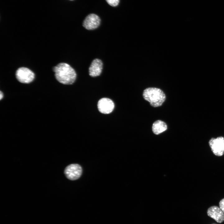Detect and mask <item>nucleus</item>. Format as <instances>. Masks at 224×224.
Segmentation results:
<instances>
[{"label": "nucleus", "mask_w": 224, "mask_h": 224, "mask_svg": "<svg viewBox=\"0 0 224 224\" xmlns=\"http://www.w3.org/2000/svg\"><path fill=\"white\" fill-rule=\"evenodd\" d=\"M16 77L17 80L20 82L28 84L33 81L35 75L29 69L22 67L18 68L16 71Z\"/></svg>", "instance_id": "7ed1b4c3"}, {"label": "nucleus", "mask_w": 224, "mask_h": 224, "mask_svg": "<svg viewBox=\"0 0 224 224\" xmlns=\"http://www.w3.org/2000/svg\"><path fill=\"white\" fill-rule=\"evenodd\" d=\"M209 145L213 153L217 156H221L224 153V138L219 137L212 138L209 142Z\"/></svg>", "instance_id": "20e7f679"}, {"label": "nucleus", "mask_w": 224, "mask_h": 224, "mask_svg": "<svg viewBox=\"0 0 224 224\" xmlns=\"http://www.w3.org/2000/svg\"><path fill=\"white\" fill-rule=\"evenodd\" d=\"M167 129V125L164 122L157 120L153 124L152 130L155 134L158 135L166 131Z\"/></svg>", "instance_id": "9d476101"}, {"label": "nucleus", "mask_w": 224, "mask_h": 224, "mask_svg": "<svg viewBox=\"0 0 224 224\" xmlns=\"http://www.w3.org/2000/svg\"><path fill=\"white\" fill-rule=\"evenodd\" d=\"M103 63L98 58L94 59L89 68V75L92 77L99 76L101 73L103 68Z\"/></svg>", "instance_id": "1a4fd4ad"}, {"label": "nucleus", "mask_w": 224, "mask_h": 224, "mask_svg": "<svg viewBox=\"0 0 224 224\" xmlns=\"http://www.w3.org/2000/svg\"><path fill=\"white\" fill-rule=\"evenodd\" d=\"M3 97V92L0 91V99L1 100Z\"/></svg>", "instance_id": "ddd939ff"}, {"label": "nucleus", "mask_w": 224, "mask_h": 224, "mask_svg": "<svg viewBox=\"0 0 224 224\" xmlns=\"http://www.w3.org/2000/svg\"><path fill=\"white\" fill-rule=\"evenodd\" d=\"M82 169L78 164H71L67 166L64 170V174L67 178L71 180H75L82 175Z\"/></svg>", "instance_id": "39448f33"}, {"label": "nucleus", "mask_w": 224, "mask_h": 224, "mask_svg": "<svg viewBox=\"0 0 224 224\" xmlns=\"http://www.w3.org/2000/svg\"><path fill=\"white\" fill-rule=\"evenodd\" d=\"M143 96L154 107L161 105L166 98L165 93L161 90L155 87H149L145 89Z\"/></svg>", "instance_id": "f03ea898"}, {"label": "nucleus", "mask_w": 224, "mask_h": 224, "mask_svg": "<svg viewBox=\"0 0 224 224\" xmlns=\"http://www.w3.org/2000/svg\"><path fill=\"white\" fill-rule=\"evenodd\" d=\"M100 19L99 17L95 14L91 13L86 16L83 22V26L88 30H93L100 26Z\"/></svg>", "instance_id": "423d86ee"}, {"label": "nucleus", "mask_w": 224, "mask_h": 224, "mask_svg": "<svg viewBox=\"0 0 224 224\" xmlns=\"http://www.w3.org/2000/svg\"><path fill=\"white\" fill-rule=\"evenodd\" d=\"M56 79L65 85L72 84L75 81L77 74L75 70L68 64L61 63L53 68Z\"/></svg>", "instance_id": "f257e3e1"}, {"label": "nucleus", "mask_w": 224, "mask_h": 224, "mask_svg": "<svg viewBox=\"0 0 224 224\" xmlns=\"http://www.w3.org/2000/svg\"><path fill=\"white\" fill-rule=\"evenodd\" d=\"M119 0H106L107 2L112 7H115L119 4Z\"/></svg>", "instance_id": "9b49d317"}, {"label": "nucleus", "mask_w": 224, "mask_h": 224, "mask_svg": "<svg viewBox=\"0 0 224 224\" xmlns=\"http://www.w3.org/2000/svg\"><path fill=\"white\" fill-rule=\"evenodd\" d=\"M97 106L100 113L104 114H109L113 111L114 105L111 100L104 98L100 99L98 101Z\"/></svg>", "instance_id": "0eeeda50"}, {"label": "nucleus", "mask_w": 224, "mask_h": 224, "mask_svg": "<svg viewBox=\"0 0 224 224\" xmlns=\"http://www.w3.org/2000/svg\"><path fill=\"white\" fill-rule=\"evenodd\" d=\"M207 212L208 216L218 223H221L224 221V213L217 206L211 207L208 209Z\"/></svg>", "instance_id": "6e6552de"}, {"label": "nucleus", "mask_w": 224, "mask_h": 224, "mask_svg": "<svg viewBox=\"0 0 224 224\" xmlns=\"http://www.w3.org/2000/svg\"><path fill=\"white\" fill-rule=\"evenodd\" d=\"M219 208L224 213V198L221 199L219 203Z\"/></svg>", "instance_id": "f8f14e48"}]
</instances>
